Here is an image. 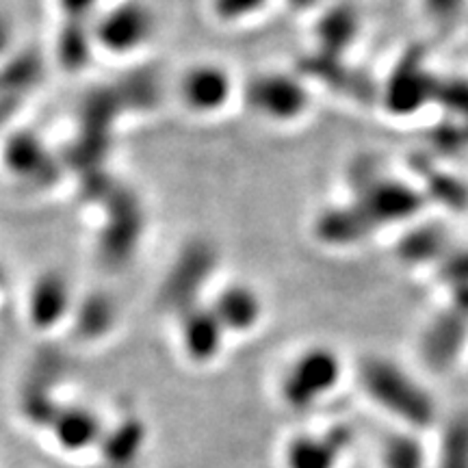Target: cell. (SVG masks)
I'll return each instance as SVG.
<instances>
[{"label":"cell","mask_w":468,"mask_h":468,"mask_svg":"<svg viewBox=\"0 0 468 468\" xmlns=\"http://www.w3.org/2000/svg\"><path fill=\"white\" fill-rule=\"evenodd\" d=\"M358 379L373 403L412 430H425L436 420L434 397L395 360L367 356L358 365Z\"/></svg>","instance_id":"obj_1"},{"label":"cell","mask_w":468,"mask_h":468,"mask_svg":"<svg viewBox=\"0 0 468 468\" xmlns=\"http://www.w3.org/2000/svg\"><path fill=\"white\" fill-rule=\"evenodd\" d=\"M438 76L427 61L423 46H412L397 58L390 74L379 85V107L393 117H412L436 102Z\"/></svg>","instance_id":"obj_2"},{"label":"cell","mask_w":468,"mask_h":468,"mask_svg":"<svg viewBox=\"0 0 468 468\" xmlns=\"http://www.w3.org/2000/svg\"><path fill=\"white\" fill-rule=\"evenodd\" d=\"M243 102L251 113L271 124H295L308 113L310 90L300 74L267 69L245 83Z\"/></svg>","instance_id":"obj_3"},{"label":"cell","mask_w":468,"mask_h":468,"mask_svg":"<svg viewBox=\"0 0 468 468\" xmlns=\"http://www.w3.org/2000/svg\"><path fill=\"white\" fill-rule=\"evenodd\" d=\"M341 378V356L325 345H313L292 358L280 382V395L292 410H308L330 395Z\"/></svg>","instance_id":"obj_4"},{"label":"cell","mask_w":468,"mask_h":468,"mask_svg":"<svg viewBox=\"0 0 468 468\" xmlns=\"http://www.w3.org/2000/svg\"><path fill=\"white\" fill-rule=\"evenodd\" d=\"M351 200L358 204V208L373 230L414 224V221L420 219L425 207L430 204L417 183L393 178L388 174H384L376 183L368 185L367 189L351 196Z\"/></svg>","instance_id":"obj_5"},{"label":"cell","mask_w":468,"mask_h":468,"mask_svg":"<svg viewBox=\"0 0 468 468\" xmlns=\"http://www.w3.org/2000/svg\"><path fill=\"white\" fill-rule=\"evenodd\" d=\"M219 256L218 250L208 241H191L180 251L176 265L169 271L165 289H163V300L176 313H185L197 306V297L208 280L213 278L218 269Z\"/></svg>","instance_id":"obj_6"},{"label":"cell","mask_w":468,"mask_h":468,"mask_svg":"<svg viewBox=\"0 0 468 468\" xmlns=\"http://www.w3.org/2000/svg\"><path fill=\"white\" fill-rule=\"evenodd\" d=\"M297 74L303 80L324 85L325 90L338 93L354 102H379V85L368 76L365 69L354 68L347 63V57L321 55V52H310L300 61Z\"/></svg>","instance_id":"obj_7"},{"label":"cell","mask_w":468,"mask_h":468,"mask_svg":"<svg viewBox=\"0 0 468 468\" xmlns=\"http://www.w3.org/2000/svg\"><path fill=\"white\" fill-rule=\"evenodd\" d=\"M468 345V317L460 310L444 306L425 325L419 341L420 358L430 371L444 373L455 367Z\"/></svg>","instance_id":"obj_8"},{"label":"cell","mask_w":468,"mask_h":468,"mask_svg":"<svg viewBox=\"0 0 468 468\" xmlns=\"http://www.w3.org/2000/svg\"><path fill=\"white\" fill-rule=\"evenodd\" d=\"M178 96L196 115H218L234 96V79L219 63H196L178 80Z\"/></svg>","instance_id":"obj_9"},{"label":"cell","mask_w":468,"mask_h":468,"mask_svg":"<svg viewBox=\"0 0 468 468\" xmlns=\"http://www.w3.org/2000/svg\"><path fill=\"white\" fill-rule=\"evenodd\" d=\"M152 33H154V16L150 14V9L137 3H126L109 11L98 22L93 37L111 55H128L148 44Z\"/></svg>","instance_id":"obj_10"},{"label":"cell","mask_w":468,"mask_h":468,"mask_svg":"<svg viewBox=\"0 0 468 468\" xmlns=\"http://www.w3.org/2000/svg\"><path fill=\"white\" fill-rule=\"evenodd\" d=\"M362 33V11L351 0H330L317 11L313 22L314 52L347 57Z\"/></svg>","instance_id":"obj_11"},{"label":"cell","mask_w":468,"mask_h":468,"mask_svg":"<svg viewBox=\"0 0 468 468\" xmlns=\"http://www.w3.org/2000/svg\"><path fill=\"white\" fill-rule=\"evenodd\" d=\"M354 442L349 425H332L321 434L292 436L284 452L286 468H336Z\"/></svg>","instance_id":"obj_12"},{"label":"cell","mask_w":468,"mask_h":468,"mask_svg":"<svg viewBox=\"0 0 468 468\" xmlns=\"http://www.w3.org/2000/svg\"><path fill=\"white\" fill-rule=\"evenodd\" d=\"M376 232L354 200L332 204L314 215L313 234L330 250H349L365 243Z\"/></svg>","instance_id":"obj_13"},{"label":"cell","mask_w":468,"mask_h":468,"mask_svg":"<svg viewBox=\"0 0 468 468\" xmlns=\"http://www.w3.org/2000/svg\"><path fill=\"white\" fill-rule=\"evenodd\" d=\"M226 330L210 306H193L180 313V343L185 356L196 365H207L219 356Z\"/></svg>","instance_id":"obj_14"},{"label":"cell","mask_w":468,"mask_h":468,"mask_svg":"<svg viewBox=\"0 0 468 468\" xmlns=\"http://www.w3.org/2000/svg\"><path fill=\"white\" fill-rule=\"evenodd\" d=\"M210 310L219 324L224 325L226 335H245L251 332L262 321V297L254 286L245 282L226 284L218 295H215Z\"/></svg>","instance_id":"obj_15"},{"label":"cell","mask_w":468,"mask_h":468,"mask_svg":"<svg viewBox=\"0 0 468 468\" xmlns=\"http://www.w3.org/2000/svg\"><path fill=\"white\" fill-rule=\"evenodd\" d=\"M449 241L452 237L442 224L417 219L414 224L406 226V232L395 245V254L408 267H438L452 251Z\"/></svg>","instance_id":"obj_16"},{"label":"cell","mask_w":468,"mask_h":468,"mask_svg":"<svg viewBox=\"0 0 468 468\" xmlns=\"http://www.w3.org/2000/svg\"><path fill=\"white\" fill-rule=\"evenodd\" d=\"M410 169L419 180V189L423 191L427 202L441 204L447 210H466L468 208V185L452 172L438 165L436 156L414 154L410 159Z\"/></svg>","instance_id":"obj_17"},{"label":"cell","mask_w":468,"mask_h":468,"mask_svg":"<svg viewBox=\"0 0 468 468\" xmlns=\"http://www.w3.org/2000/svg\"><path fill=\"white\" fill-rule=\"evenodd\" d=\"M69 308V289L61 276H42L28 295V317L39 330L57 325Z\"/></svg>","instance_id":"obj_18"},{"label":"cell","mask_w":468,"mask_h":468,"mask_svg":"<svg viewBox=\"0 0 468 468\" xmlns=\"http://www.w3.org/2000/svg\"><path fill=\"white\" fill-rule=\"evenodd\" d=\"M50 427L52 434H55V441L72 453L83 452V449L102 441L104 436L102 425L96 419V414H91L90 410L83 408L58 410V414L50 423Z\"/></svg>","instance_id":"obj_19"},{"label":"cell","mask_w":468,"mask_h":468,"mask_svg":"<svg viewBox=\"0 0 468 468\" xmlns=\"http://www.w3.org/2000/svg\"><path fill=\"white\" fill-rule=\"evenodd\" d=\"M145 442V427L142 420L128 419L113 431L102 436V458L111 466H124L142 453Z\"/></svg>","instance_id":"obj_20"},{"label":"cell","mask_w":468,"mask_h":468,"mask_svg":"<svg viewBox=\"0 0 468 468\" xmlns=\"http://www.w3.org/2000/svg\"><path fill=\"white\" fill-rule=\"evenodd\" d=\"M384 468H427L425 444L417 434L395 431L382 442L379 452Z\"/></svg>","instance_id":"obj_21"},{"label":"cell","mask_w":468,"mask_h":468,"mask_svg":"<svg viewBox=\"0 0 468 468\" xmlns=\"http://www.w3.org/2000/svg\"><path fill=\"white\" fill-rule=\"evenodd\" d=\"M438 468H468V412H460L444 425Z\"/></svg>","instance_id":"obj_22"},{"label":"cell","mask_w":468,"mask_h":468,"mask_svg":"<svg viewBox=\"0 0 468 468\" xmlns=\"http://www.w3.org/2000/svg\"><path fill=\"white\" fill-rule=\"evenodd\" d=\"M5 161H7V167L14 172V176L35 178L33 172L42 169L46 152L37 139L28 137V134H17L9 142L7 150H5Z\"/></svg>","instance_id":"obj_23"},{"label":"cell","mask_w":468,"mask_h":468,"mask_svg":"<svg viewBox=\"0 0 468 468\" xmlns=\"http://www.w3.org/2000/svg\"><path fill=\"white\" fill-rule=\"evenodd\" d=\"M449 120L468 124V76H441L436 102Z\"/></svg>","instance_id":"obj_24"},{"label":"cell","mask_w":468,"mask_h":468,"mask_svg":"<svg viewBox=\"0 0 468 468\" xmlns=\"http://www.w3.org/2000/svg\"><path fill=\"white\" fill-rule=\"evenodd\" d=\"M267 5L269 0H213V11L226 25H241L262 14Z\"/></svg>","instance_id":"obj_25"},{"label":"cell","mask_w":468,"mask_h":468,"mask_svg":"<svg viewBox=\"0 0 468 468\" xmlns=\"http://www.w3.org/2000/svg\"><path fill=\"white\" fill-rule=\"evenodd\" d=\"M468 0H420L427 20L438 28H453L464 17Z\"/></svg>","instance_id":"obj_26"},{"label":"cell","mask_w":468,"mask_h":468,"mask_svg":"<svg viewBox=\"0 0 468 468\" xmlns=\"http://www.w3.org/2000/svg\"><path fill=\"white\" fill-rule=\"evenodd\" d=\"M384 174L386 172H384L382 163H379L376 156L365 154V156H356V159L349 163L345 178H347V186H349L351 196H356L358 191L367 189L368 185L376 183L378 178H382Z\"/></svg>","instance_id":"obj_27"},{"label":"cell","mask_w":468,"mask_h":468,"mask_svg":"<svg viewBox=\"0 0 468 468\" xmlns=\"http://www.w3.org/2000/svg\"><path fill=\"white\" fill-rule=\"evenodd\" d=\"M438 278L447 286L468 284V248L449 251V256L438 265Z\"/></svg>","instance_id":"obj_28"},{"label":"cell","mask_w":468,"mask_h":468,"mask_svg":"<svg viewBox=\"0 0 468 468\" xmlns=\"http://www.w3.org/2000/svg\"><path fill=\"white\" fill-rule=\"evenodd\" d=\"M284 3L295 14H310V11H319L321 7H325L330 0H284Z\"/></svg>","instance_id":"obj_29"},{"label":"cell","mask_w":468,"mask_h":468,"mask_svg":"<svg viewBox=\"0 0 468 468\" xmlns=\"http://www.w3.org/2000/svg\"><path fill=\"white\" fill-rule=\"evenodd\" d=\"M9 44H11V27H9V22L0 16V57L7 52Z\"/></svg>","instance_id":"obj_30"}]
</instances>
